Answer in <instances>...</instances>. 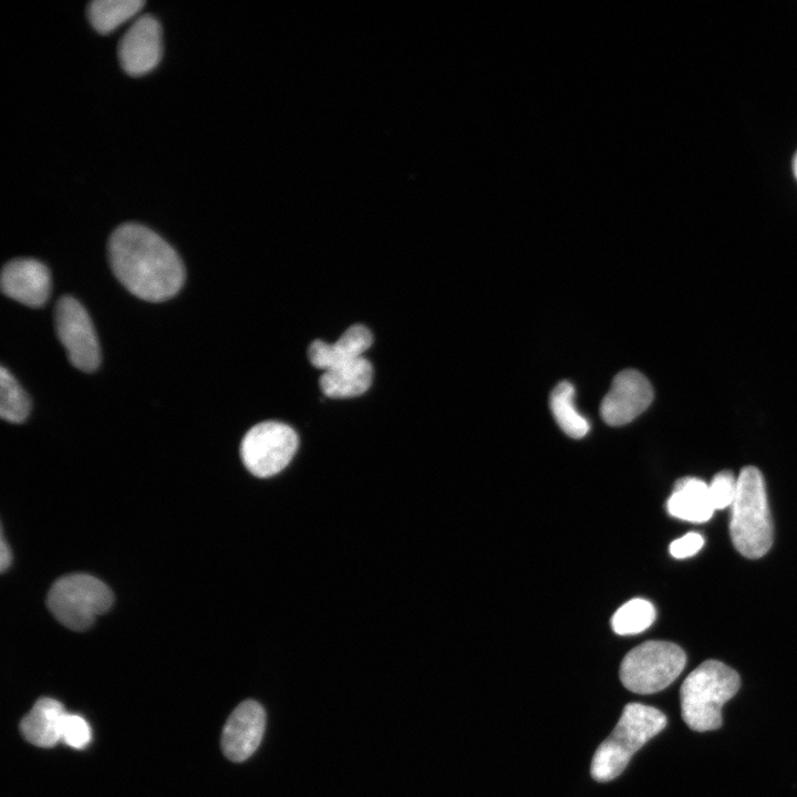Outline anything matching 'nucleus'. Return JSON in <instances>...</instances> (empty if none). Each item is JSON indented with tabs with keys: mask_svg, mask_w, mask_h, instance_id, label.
Segmentation results:
<instances>
[{
	"mask_svg": "<svg viewBox=\"0 0 797 797\" xmlns=\"http://www.w3.org/2000/svg\"><path fill=\"white\" fill-rule=\"evenodd\" d=\"M1 289L6 296L20 303L32 308L41 307L50 296V272L35 259H13L2 269Z\"/></svg>",
	"mask_w": 797,
	"mask_h": 797,
	"instance_id": "f8f14e48",
	"label": "nucleus"
},
{
	"mask_svg": "<svg viewBox=\"0 0 797 797\" xmlns=\"http://www.w3.org/2000/svg\"><path fill=\"white\" fill-rule=\"evenodd\" d=\"M108 259L118 281L146 301L167 300L184 283L185 270L177 252L161 236L139 224L126 222L112 232Z\"/></svg>",
	"mask_w": 797,
	"mask_h": 797,
	"instance_id": "f257e3e1",
	"label": "nucleus"
},
{
	"mask_svg": "<svg viewBox=\"0 0 797 797\" xmlns=\"http://www.w3.org/2000/svg\"><path fill=\"white\" fill-rule=\"evenodd\" d=\"M666 725V716L655 707L629 703L612 733L599 745L592 762L591 776L609 782L619 776L633 754L659 734Z\"/></svg>",
	"mask_w": 797,
	"mask_h": 797,
	"instance_id": "f03ea898",
	"label": "nucleus"
},
{
	"mask_svg": "<svg viewBox=\"0 0 797 797\" xmlns=\"http://www.w3.org/2000/svg\"><path fill=\"white\" fill-rule=\"evenodd\" d=\"M653 387L636 370L619 372L600 405L602 420L611 426L630 423L652 403Z\"/></svg>",
	"mask_w": 797,
	"mask_h": 797,
	"instance_id": "1a4fd4ad",
	"label": "nucleus"
},
{
	"mask_svg": "<svg viewBox=\"0 0 797 797\" xmlns=\"http://www.w3.org/2000/svg\"><path fill=\"white\" fill-rule=\"evenodd\" d=\"M118 60L130 75H142L153 70L162 55V29L151 14L138 17L118 42Z\"/></svg>",
	"mask_w": 797,
	"mask_h": 797,
	"instance_id": "9d476101",
	"label": "nucleus"
},
{
	"mask_svg": "<svg viewBox=\"0 0 797 797\" xmlns=\"http://www.w3.org/2000/svg\"><path fill=\"white\" fill-rule=\"evenodd\" d=\"M65 715L66 712L59 701L41 697L22 718L21 733L29 743L35 746L52 747L61 741Z\"/></svg>",
	"mask_w": 797,
	"mask_h": 797,
	"instance_id": "4468645a",
	"label": "nucleus"
},
{
	"mask_svg": "<svg viewBox=\"0 0 797 797\" xmlns=\"http://www.w3.org/2000/svg\"><path fill=\"white\" fill-rule=\"evenodd\" d=\"M686 663L684 651L669 641H646L633 648L620 665V680L638 694H652L667 687Z\"/></svg>",
	"mask_w": 797,
	"mask_h": 797,
	"instance_id": "423d86ee",
	"label": "nucleus"
},
{
	"mask_svg": "<svg viewBox=\"0 0 797 797\" xmlns=\"http://www.w3.org/2000/svg\"><path fill=\"white\" fill-rule=\"evenodd\" d=\"M298 436L289 425L267 421L252 426L244 436L240 456L255 476L266 478L281 472L298 448Z\"/></svg>",
	"mask_w": 797,
	"mask_h": 797,
	"instance_id": "0eeeda50",
	"label": "nucleus"
},
{
	"mask_svg": "<svg viewBox=\"0 0 797 797\" xmlns=\"http://www.w3.org/2000/svg\"><path fill=\"white\" fill-rule=\"evenodd\" d=\"M737 490V478L729 470L717 473L708 485V494L714 509L732 506Z\"/></svg>",
	"mask_w": 797,
	"mask_h": 797,
	"instance_id": "412c9836",
	"label": "nucleus"
},
{
	"mask_svg": "<svg viewBox=\"0 0 797 797\" xmlns=\"http://www.w3.org/2000/svg\"><path fill=\"white\" fill-rule=\"evenodd\" d=\"M91 736L90 725L82 716L66 713L62 725L61 741L73 748L81 749L90 743Z\"/></svg>",
	"mask_w": 797,
	"mask_h": 797,
	"instance_id": "4be33fe9",
	"label": "nucleus"
},
{
	"mask_svg": "<svg viewBox=\"0 0 797 797\" xmlns=\"http://www.w3.org/2000/svg\"><path fill=\"white\" fill-rule=\"evenodd\" d=\"M550 410L559 427L572 438H582L590 429L588 420L575 405V387L568 381L555 386L550 394Z\"/></svg>",
	"mask_w": 797,
	"mask_h": 797,
	"instance_id": "f3484780",
	"label": "nucleus"
},
{
	"mask_svg": "<svg viewBox=\"0 0 797 797\" xmlns=\"http://www.w3.org/2000/svg\"><path fill=\"white\" fill-rule=\"evenodd\" d=\"M704 545V538L697 532H687L670 545V553L676 559H684L697 553Z\"/></svg>",
	"mask_w": 797,
	"mask_h": 797,
	"instance_id": "5701e85b",
	"label": "nucleus"
},
{
	"mask_svg": "<svg viewBox=\"0 0 797 797\" xmlns=\"http://www.w3.org/2000/svg\"><path fill=\"white\" fill-rule=\"evenodd\" d=\"M3 530H1V540H0V570L1 572H4L11 565L12 555L9 547V544L6 541V538L3 536Z\"/></svg>",
	"mask_w": 797,
	"mask_h": 797,
	"instance_id": "b1692460",
	"label": "nucleus"
},
{
	"mask_svg": "<svg viewBox=\"0 0 797 797\" xmlns=\"http://www.w3.org/2000/svg\"><path fill=\"white\" fill-rule=\"evenodd\" d=\"M114 602L112 590L102 580L87 573L59 578L50 588L46 604L52 615L73 631L89 629Z\"/></svg>",
	"mask_w": 797,
	"mask_h": 797,
	"instance_id": "39448f33",
	"label": "nucleus"
},
{
	"mask_svg": "<svg viewBox=\"0 0 797 797\" xmlns=\"http://www.w3.org/2000/svg\"><path fill=\"white\" fill-rule=\"evenodd\" d=\"M655 615V608L650 601L634 598L627 601L614 612L611 625L617 634H638L654 622Z\"/></svg>",
	"mask_w": 797,
	"mask_h": 797,
	"instance_id": "6ab92c4d",
	"label": "nucleus"
},
{
	"mask_svg": "<svg viewBox=\"0 0 797 797\" xmlns=\"http://www.w3.org/2000/svg\"><path fill=\"white\" fill-rule=\"evenodd\" d=\"M793 173H794V176H795V178H796V180H797V152H796V154H795V156H794V158H793Z\"/></svg>",
	"mask_w": 797,
	"mask_h": 797,
	"instance_id": "393cba45",
	"label": "nucleus"
},
{
	"mask_svg": "<svg viewBox=\"0 0 797 797\" xmlns=\"http://www.w3.org/2000/svg\"><path fill=\"white\" fill-rule=\"evenodd\" d=\"M373 366L361 356L325 370L319 384L323 394L331 398H346L363 394L372 383Z\"/></svg>",
	"mask_w": 797,
	"mask_h": 797,
	"instance_id": "2eb2a0df",
	"label": "nucleus"
},
{
	"mask_svg": "<svg viewBox=\"0 0 797 797\" xmlns=\"http://www.w3.org/2000/svg\"><path fill=\"white\" fill-rule=\"evenodd\" d=\"M741 679L726 664L707 660L693 670L681 686V712L686 725L706 732L722 725V707L738 691Z\"/></svg>",
	"mask_w": 797,
	"mask_h": 797,
	"instance_id": "7ed1b4c3",
	"label": "nucleus"
},
{
	"mask_svg": "<svg viewBox=\"0 0 797 797\" xmlns=\"http://www.w3.org/2000/svg\"><path fill=\"white\" fill-rule=\"evenodd\" d=\"M372 343L371 331L362 324H354L348 328L334 343L314 340L309 345L308 358L313 366L325 371L361 358Z\"/></svg>",
	"mask_w": 797,
	"mask_h": 797,
	"instance_id": "ddd939ff",
	"label": "nucleus"
},
{
	"mask_svg": "<svg viewBox=\"0 0 797 797\" xmlns=\"http://www.w3.org/2000/svg\"><path fill=\"white\" fill-rule=\"evenodd\" d=\"M30 411V401L18 381L6 369L0 370V416L11 423L23 422Z\"/></svg>",
	"mask_w": 797,
	"mask_h": 797,
	"instance_id": "aec40b11",
	"label": "nucleus"
},
{
	"mask_svg": "<svg viewBox=\"0 0 797 797\" xmlns=\"http://www.w3.org/2000/svg\"><path fill=\"white\" fill-rule=\"evenodd\" d=\"M731 507L729 534L734 547L746 558L763 557L773 544V522L764 478L756 467L741 470Z\"/></svg>",
	"mask_w": 797,
	"mask_h": 797,
	"instance_id": "20e7f679",
	"label": "nucleus"
},
{
	"mask_svg": "<svg viewBox=\"0 0 797 797\" xmlns=\"http://www.w3.org/2000/svg\"><path fill=\"white\" fill-rule=\"evenodd\" d=\"M666 509L671 516L692 522L707 521L715 510L708 485L696 477H683L675 482Z\"/></svg>",
	"mask_w": 797,
	"mask_h": 797,
	"instance_id": "dca6fc26",
	"label": "nucleus"
},
{
	"mask_svg": "<svg viewBox=\"0 0 797 797\" xmlns=\"http://www.w3.org/2000/svg\"><path fill=\"white\" fill-rule=\"evenodd\" d=\"M143 6L141 0H94L87 6V15L96 31L108 33L134 17Z\"/></svg>",
	"mask_w": 797,
	"mask_h": 797,
	"instance_id": "a211bd4d",
	"label": "nucleus"
},
{
	"mask_svg": "<svg viewBox=\"0 0 797 797\" xmlns=\"http://www.w3.org/2000/svg\"><path fill=\"white\" fill-rule=\"evenodd\" d=\"M262 706L248 700L240 703L229 715L221 735V748L232 762H244L259 746L265 732Z\"/></svg>",
	"mask_w": 797,
	"mask_h": 797,
	"instance_id": "9b49d317",
	"label": "nucleus"
},
{
	"mask_svg": "<svg viewBox=\"0 0 797 797\" xmlns=\"http://www.w3.org/2000/svg\"><path fill=\"white\" fill-rule=\"evenodd\" d=\"M54 321L71 364L84 372L94 371L100 364L101 351L84 307L73 297L64 296L56 302Z\"/></svg>",
	"mask_w": 797,
	"mask_h": 797,
	"instance_id": "6e6552de",
	"label": "nucleus"
}]
</instances>
